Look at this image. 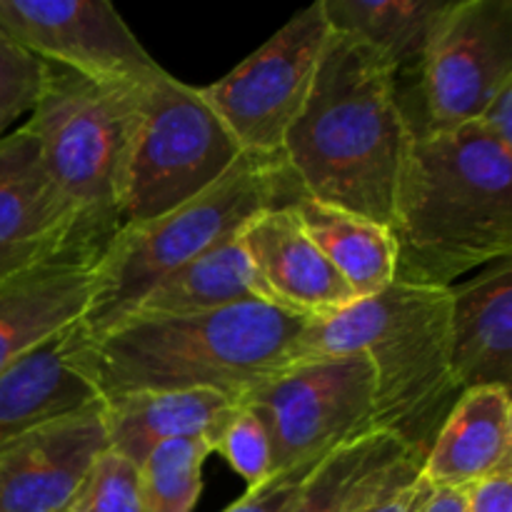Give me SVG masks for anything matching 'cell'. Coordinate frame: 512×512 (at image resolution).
I'll return each instance as SVG.
<instances>
[{"label":"cell","instance_id":"2e32d148","mask_svg":"<svg viewBox=\"0 0 512 512\" xmlns=\"http://www.w3.org/2000/svg\"><path fill=\"white\" fill-rule=\"evenodd\" d=\"M453 365L463 388L512 383V260L450 285Z\"/></svg>","mask_w":512,"mask_h":512},{"label":"cell","instance_id":"9a60e30c","mask_svg":"<svg viewBox=\"0 0 512 512\" xmlns=\"http://www.w3.org/2000/svg\"><path fill=\"white\" fill-rule=\"evenodd\" d=\"M98 258V250H75L0 283V373L83 320Z\"/></svg>","mask_w":512,"mask_h":512},{"label":"cell","instance_id":"f1b7e54d","mask_svg":"<svg viewBox=\"0 0 512 512\" xmlns=\"http://www.w3.org/2000/svg\"><path fill=\"white\" fill-rule=\"evenodd\" d=\"M315 465H303V468L288 470V473H280L275 475V478H270L263 488L245 490L243 498L235 500V503L230 505V508H225L223 512H283L290 505V500L295 498V493H298L305 475H308Z\"/></svg>","mask_w":512,"mask_h":512},{"label":"cell","instance_id":"3957f363","mask_svg":"<svg viewBox=\"0 0 512 512\" xmlns=\"http://www.w3.org/2000/svg\"><path fill=\"white\" fill-rule=\"evenodd\" d=\"M308 320L263 303L198 315H130L65 353L100 400L158 390H215L243 400L250 390L293 365Z\"/></svg>","mask_w":512,"mask_h":512},{"label":"cell","instance_id":"4316f807","mask_svg":"<svg viewBox=\"0 0 512 512\" xmlns=\"http://www.w3.org/2000/svg\"><path fill=\"white\" fill-rule=\"evenodd\" d=\"M43 60L25 53L0 33V138L13 133L15 120L25 118L38 100Z\"/></svg>","mask_w":512,"mask_h":512},{"label":"cell","instance_id":"4dcf8cb0","mask_svg":"<svg viewBox=\"0 0 512 512\" xmlns=\"http://www.w3.org/2000/svg\"><path fill=\"white\" fill-rule=\"evenodd\" d=\"M475 123L488 130L500 143L512 148V80L493 95V100L485 105Z\"/></svg>","mask_w":512,"mask_h":512},{"label":"cell","instance_id":"cb8c5ba5","mask_svg":"<svg viewBox=\"0 0 512 512\" xmlns=\"http://www.w3.org/2000/svg\"><path fill=\"white\" fill-rule=\"evenodd\" d=\"M203 440H170L140 463L145 512H193L203 493Z\"/></svg>","mask_w":512,"mask_h":512},{"label":"cell","instance_id":"484cf974","mask_svg":"<svg viewBox=\"0 0 512 512\" xmlns=\"http://www.w3.org/2000/svg\"><path fill=\"white\" fill-rule=\"evenodd\" d=\"M213 453L220 455L240 480H245L248 490L263 488L270 478H275L270 435L263 420L248 405L238 403L213 443Z\"/></svg>","mask_w":512,"mask_h":512},{"label":"cell","instance_id":"7c38bea8","mask_svg":"<svg viewBox=\"0 0 512 512\" xmlns=\"http://www.w3.org/2000/svg\"><path fill=\"white\" fill-rule=\"evenodd\" d=\"M75 250L98 248L83 240L78 215L50 180L35 138L20 125L0 138V283Z\"/></svg>","mask_w":512,"mask_h":512},{"label":"cell","instance_id":"ba28073f","mask_svg":"<svg viewBox=\"0 0 512 512\" xmlns=\"http://www.w3.org/2000/svg\"><path fill=\"white\" fill-rule=\"evenodd\" d=\"M263 420L275 475L315 465L340 445L373 433V370L360 353L298 360L243 400Z\"/></svg>","mask_w":512,"mask_h":512},{"label":"cell","instance_id":"ac0fdd59","mask_svg":"<svg viewBox=\"0 0 512 512\" xmlns=\"http://www.w3.org/2000/svg\"><path fill=\"white\" fill-rule=\"evenodd\" d=\"M240 400L215 390H158L103 400L105 433L115 453L135 465L170 440H203L213 453Z\"/></svg>","mask_w":512,"mask_h":512},{"label":"cell","instance_id":"30bf717a","mask_svg":"<svg viewBox=\"0 0 512 512\" xmlns=\"http://www.w3.org/2000/svg\"><path fill=\"white\" fill-rule=\"evenodd\" d=\"M415 130H453L478 120L512 80V0H450L418 68Z\"/></svg>","mask_w":512,"mask_h":512},{"label":"cell","instance_id":"8992f818","mask_svg":"<svg viewBox=\"0 0 512 512\" xmlns=\"http://www.w3.org/2000/svg\"><path fill=\"white\" fill-rule=\"evenodd\" d=\"M145 80L100 83L43 63L38 100L23 123L90 248L105 250L120 228L125 163Z\"/></svg>","mask_w":512,"mask_h":512},{"label":"cell","instance_id":"44dd1931","mask_svg":"<svg viewBox=\"0 0 512 512\" xmlns=\"http://www.w3.org/2000/svg\"><path fill=\"white\" fill-rule=\"evenodd\" d=\"M293 210L315 248L333 265L355 298H370L395 283L398 248L388 225L323 205L308 195L295 200Z\"/></svg>","mask_w":512,"mask_h":512},{"label":"cell","instance_id":"603a6c76","mask_svg":"<svg viewBox=\"0 0 512 512\" xmlns=\"http://www.w3.org/2000/svg\"><path fill=\"white\" fill-rule=\"evenodd\" d=\"M410 455L400 440L385 430H373L325 455L300 483L283 512H350L353 505Z\"/></svg>","mask_w":512,"mask_h":512},{"label":"cell","instance_id":"ffe728a7","mask_svg":"<svg viewBox=\"0 0 512 512\" xmlns=\"http://www.w3.org/2000/svg\"><path fill=\"white\" fill-rule=\"evenodd\" d=\"M240 233L158 280L125 318L130 315H148V318L198 315L243 303H263L278 308L255 270Z\"/></svg>","mask_w":512,"mask_h":512},{"label":"cell","instance_id":"5bb4252c","mask_svg":"<svg viewBox=\"0 0 512 512\" xmlns=\"http://www.w3.org/2000/svg\"><path fill=\"white\" fill-rule=\"evenodd\" d=\"M275 305L303 320H323L358 303L300 225L293 205L265 210L240 233Z\"/></svg>","mask_w":512,"mask_h":512},{"label":"cell","instance_id":"6da1fadb","mask_svg":"<svg viewBox=\"0 0 512 512\" xmlns=\"http://www.w3.org/2000/svg\"><path fill=\"white\" fill-rule=\"evenodd\" d=\"M398 80L373 48L330 33L313 93L283 143L308 198L390 228L413 135Z\"/></svg>","mask_w":512,"mask_h":512},{"label":"cell","instance_id":"8fae6325","mask_svg":"<svg viewBox=\"0 0 512 512\" xmlns=\"http://www.w3.org/2000/svg\"><path fill=\"white\" fill-rule=\"evenodd\" d=\"M0 33L43 63L100 83L163 70L108 0H0Z\"/></svg>","mask_w":512,"mask_h":512},{"label":"cell","instance_id":"f546056e","mask_svg":"<svg viewBox=\"0 0 512 512\" xmlns=\"http://www.w3.org/2000/svg\"><path fill=\"white\" fill-rule=\"evenodd\" d=\"M465 512H512V460L465 488Z\"/></svg>","mask_w":512,"mask_h":512},{"label":"cell","instance_id":"83f0119b","mask_svg":"<svg viewBox=\"0 0 512 512\" xmlns=\"http://www.w3.org/2000/svg\"><path fill=\"white\" fill-rule=\"evenodd\" d=\"M430 493H433V485L420 475V460L405 455L350 512H420Z\"/></svg>","mask_w":512,"mask_h":512},{"label":"cell","instance_id":"5b68a950","mask_svg":"<svg viewBox=\"0 0 512 512\" xmlns=\"http://www.w3.org/2000/svg\"><path fill=\"white\" fill-rule=\"evenodd\" d=\"M303 195L283 155L243 153L223 178L178 208L120 225L100 253L90 305L68 328V340L88 343L103 335L165 275L235 238L265 210L293 205Z\"/></svg>","mask_w":512,"mask_h":512},{"label":"cell","instance_id":"7402d4cb","mask_svg":"<svg viewBox=\"0 0 512 512\" xmlns=\"http://www.w3.org/2000/svg\"><path fill=\"white\" fill-rule=\"evenodd\" d=\"M450 0H323L335 33L373 48L398 78L418 68L435 23Z\"/></svg>","mask_w":512,"mask_h":512},{"label":"cell","instance_id":"9c48e42d","mask_svg":"<svg viewBox=\"0 0 512 512\" xmlns=\"http://www.w3.org/2000/svg\"><path fill=\"white\" fill-rule=\"evenodd\" d=\"M330 33L318 0L295 13L238 68L200 88L243 153L283 155L285 135L313 93Z\"/></svg>","mask_w":512,"mask_h":512},{"label":"cell","instance_id":"4fadbf2b","mask_svg":"<svg viewBox=\"0 0 512 512\" xmlns=\"http://www.w3.org/2000/svg\"><path fill=\"white\" fill-rule=\"evenodd\" d=\"M108 448L103 400L0 445V512H65Z\"/></svg>","mask_w":512,"mask_h":512},{"label":"cell","instance_id":"e0dca14e","mask_svg":"<svg viewBox=\"0 0 512 512\" xmlns=\"http://www.w3.org/2000/svg\"><path fill=\"white\" fill-rule=\"evenodd\" d=\"M512 460V395L503 385L465 388L435 433L420 475L433 488L478 483Z\"/></svg>","mask_w":512,"mask_h":512},{"label":"cell","instance_id":"d4e9b609","mask_svg":"<svg viewBox=\"0 0 512 512\" xmlns=\"http://www.w3.org/2000/svg\"><path fill=\"white\" fill-rule=\"evenodd\" d=\"M65 512H145L140 465L108 445L93 460Z\"/></svg>","mask_w":512,"mask_h":512},{"label":"cell","instance_id":"d6986e66","mask_svg":"<svg viewBox=\"0 0 512 512\" xmlns=\"http://www.w3.org/2000/svg\"><path fill=\"white\" fill-rule=\"evenodd\" d=\"M65 330L0 373V445L100 403L93 385L70 368Z\"/></svg>","mask_w":512,"mask_h":512},{"label":"cell","instance_id":"52a82bcc","mask_svg":"<svg viewBox=\"0 0 512 512\" xmlns=\"http://www.w3.org/2000/svg\"><path fill=\"white\" fill-rule=\"evenodd\" d=\"M243 148L200 88L160 70L140 88L125 163L120 225L145 223L195 198L240 160Z\"/></svg>","mask_w":512,"mask_h":512},{"label":"cell","instance_id":"7a4b0ae2","mask_svg":"<svg viewBox=\"0 0 512 512\" xmlns=\"http://www.w3.org/2000/svg\"><path fill=\"white\" fill-rule=\"evenodd\" d=\"M390 233L403 283L450 288L512 258V148L478 123L413 128Z\"/></svg>","mask_w":512,"mask_h":512},{"label":"cell","instance_id":"1f68e13d","mask_svg":"<svg viewBox=\"0 0 512 512\" xmlns=\"http://www.w3.org/2000/svg\"><path fill=\"white\" fill-rule=\"evenodd\" d=\"M420 512H465V490L433 488Z\"/></svg>","mask_w":512,"mask_h":512},{"label":"cell","instance_id":"277c9868","mask_svg":"<svg viewBox=\"0 0 512 512\" xmlns=\"http://www.w3.org/2000/svg\"><path fill=\"white\" fill-rule=\"evenodd\" d=\"M360 353L373 370L375 428L423 463L463 393L453 365L450 288L395 280L323 320H308L293 363Z\"/></svg>","mask_w":512,"mask_h":512}]
</instances>
